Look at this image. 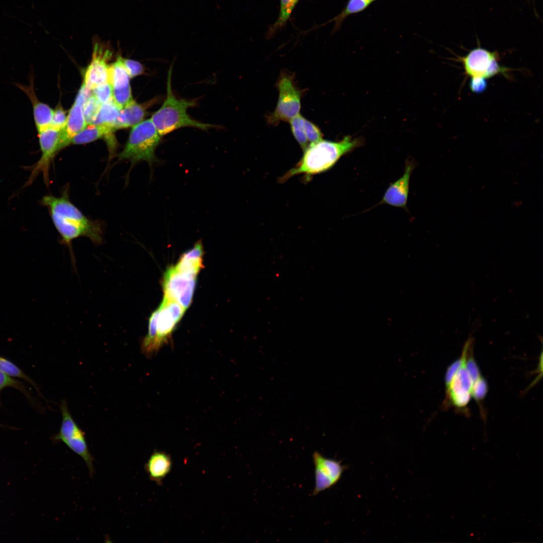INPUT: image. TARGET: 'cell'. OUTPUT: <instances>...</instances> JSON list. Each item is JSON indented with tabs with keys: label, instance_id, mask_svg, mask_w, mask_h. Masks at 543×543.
<instances>
[{
	"label": "cell",
	"instance_id": "cell-1",
	"mask_svg": "<svg viewBox=\"0 0 543 543\" xmlns=\"http://www.w3.org/2000/svg\"><path fill=\"white\" fill-rule=\"evenodd\" d=\"M67 194L64 192L59 197L45 196L41 201L48 210L53 223L61 237V242L70 247L73 240L84 236L96 245L101 244V226L87 218L71 202Z\"/></svg>",
	"mask_w": 543,
	"mask_h": 543
},
{
	"label": "cell",
	"instance_id": "cell-2",
	"mask_svg": "<svg viewBox=\"0 0 543 543\" xmlns=\"http://www.w3.org/2000/svg\"><path fill=\"white\" fill-rule=\"evenodd\" d=\"M362 141L345 136L339 141L321 140L311 143L304 150L301 159L282 177L280 181L285 182L292 176L303 174L307 179L315 174L324 172L332 168L344 155L359 147Z\"/></svg>",
	"mask_w": 543,
	"mask_h": 543
},
{
	"label": "cell",
	"instance_id": "cell-3",
	"mask_svg": "<svg viewBox=\"0 0 543 543\" xmlns=\"http://www.w3.org/2000/svg\"><path fill=\"white\" fill-rule=\"evenodd\" d=\"M172 66L168 71L166 82V97L161 107L153 113L150 118L159 134L162 137L183 127H193L202 130L218 127V126L199 122L191 118L188 114L189 108L195 107L194 100L177 98L171 88Z\"/></svg>",
	"mask_w": 543,
	"mask_h": 543
},
{
	"label": "cell",
	"instance_id": "cell-4",
	"mask_svg": "<svg viewBox=\"0 0 543 543\" xmlns=\"http://www.w3.org/2000/svg\"><path fill=\"white\" fill-rule=\"evenodd\" d=\"M162 137L150 119L142 121L132 127L119 160H129L132 165L145 161L152 166L159 162L155 153Z\"/></svg>",
	"mask_w": 543,
	"mask_h": 543
},
{
	"label": "cell",
	"instance_id": "cell-5",
	"mask_svg": "<svg viewBox=\"0 0 543 543\" xmlns=\"http://www.w3.org/2000/svg\"><path fill=\"white\" fill-rule=\"evenodd\" d=\"M62 421L58 432L53 437V440L64 443L71 451L81 457L86 464L89 475L93 477L95 470L94 459L90 452L85 438V433L74 421L68 410L65 401L60 405Z\"/></svg>",
	"mask_w": 543,
	"mask_h": 543
},
{
	"label": "cell",
	"instance_id": "cell-6",
	"mask_svg": "<svg viewBox=\"0 0 543 543\" xmlns=\"http://www.w3.org/2000/svg\"><path fill=\"white\" fill-rule=\"evenodd\" d=\"M279 98L274 111L268 117L271 124H278L280 121H289L300 114L301 92L294 83L293 76L283 73L277 84Z\"/></svg>",
	"mask_w": 543,
	"mask_h": 543
},
{
	"label": "cell",
	"instance_id": "cell-7",
	"mask_svg": "<svg viewBox=\"0 0 543 543\" xmlns=\"http://www.w3.org/2000/svg\"><path fill=\"white\" fill-rule=\"evenodd\" d=\"M473 343L472 338H469L466 342L461 356V365L450 381L445 384L447 403L460 409L467 406L472 396L473 382L466 368V360L469 350Z\"/></svg>",
	"mask_w": 543,
	"mask_h": 543
},
{
	"label": "cell",
	"instance_id": "cell-8",
	"mask_svg": "<svg viewBox=\"0 0 543 543\" xmlns=\"http://www.w3.org/2000/svg\"><path fill=\"white\" fill-rule=\"evenodd\" d=\"M498 57L496 52L477 47L461 57V61L468 75L487 79L500 73L506 76V73L510 70V69L499 65Z\"/></svg>",
	"mask_w": 543,
	"mask_h": 543
},
{
	"label": "cell",
	"instance_id": "cell-9",
	"mask_svg": "<svg viewBox=\"0 0 543 543\" xmlns=\"http://www.w3.org/2000/svg\"><path fill=\"white\" fill-rule=\"evenodd\" d=\"M196 278L175 266L169 267L163 278L164 297L175 300L186 310L192 301Z\"/></svg>",
	"mask_w": 543,
	"mask_h": 543
},
{
	"label": "cell",
	"instance_id": "cell-10",
	"mask_svg": "<svg viewBox=\"0 0 543 543\" xmlns=\"http://www.w3.org/2000/svg\"><path fill=\"white\" fill-rule=\"evenodd\" d=\"M186 309L174 300L164 297L158 308L156 333L153 341L151 355L155 353L161 346L168 341L174 327L183 316Z\"/></svg>",
	"mask_w": 543,
	"mask_h": 543
},
{
	"label": "cell",
	"instance_id": "cell-11",
	"mask_svg": "<svg viewBox=\"0 0 543 543\" xmlns=\"http://www.w3.org/2000/svg\"><path fill=\"white\" fill-rule=\"evenodd\" d=\"M312 458L315 468V487L312 495L315 496L334 486L346 468L340 462L326 458L317 451H314Z\"/></svg>",
	"mask_w": 543,
	"mask_h": 543
},
{
	"label": "cell",
	"instance_id": "cell-12",
	"mask_svg": "<svg viewBox=\"0 0 543 543\" xmlns=\"http://www.w3.org/2000/svg\"><path fill=\"white\" fill-rule=\"evenodd\" d=\"M112 56L107 49L96 44L94 47L92 60L85 71L83 83L92 90L95 87L109 82V67L107 61Z\"/></svg>",
	"mask_w": 543,
	"mask_h": 543
},
{
	"label": "cell",
	"instance_id": "cell-13",
	"mask_svg": "<svg viewBox=\"0 0 543 543\" xmlns=\"http://www.w3.org/2000/svg\"><path fill=\"white\" fill-rule=\"evenodd\" d=\"M414 168V164L407 161L403 175L391 184L386 190L381 203L394 207L407 208L410 175Z\"/></svg>",
	"mask_w": 543,
	"mask_h": 543
},
{
	"label": "cell",
	"instance_id": "cell-14",
	"mask_svg": "<svg viewBox=\"0 0 543 543\" xmlns=\"http://www.w3.org/2000/svg\"><path fill=\"white\" fill-rule=\"evenodd\" d=\"M87 125L83 113V105L75 101L60 132L58 151L70 144L72 138Z\"/></svg>",
	"mask_w": 543,
	"mask_h": 543
},
{
	"label": "cell",
	"instance_id": "cell-15",
	"mask_svg": "<svg viewBox=\"0 0 543 543\" xmlns=\"http://www.w3.org/2000/svg\"><path fill=\"white\" fill-rule=\"evenodd\" d=\"M158 101L153 99L144 104H138L133 100L121 109L119 115L112 125L116 130L118 129L133 127L143 121L146 115V110L154 102Z\"/></svg>",
	"mask_w": 543,
	"mask_h": 543
},
{
	"label": "cell",
	"instance_id": "cell-16",
	"mask_svg": "<svg viewBox=\"0 0 543 543\" xmlns=\"http://www.w3.org/2000/svg\"><path fill=\"white\" fill-rule=\"evenodd\" d=\"M172 462L170 456L163 451H155L145 465L150 479L160 483L170 471Z\"/></svg>",
	"mask_w": 543,
	"mask_h": 543
},
{
	"label": "cell",
	"instance_id": "cell-17",
	"mask_svg": "<svg viewBox=\"0 0 543 543\" xmlns=\"http://www.w3.org/2000/svg\"><path fill=\"white\" fill-rule=\"evenodd\" d=\"M203 254L202 242L201 240L198 241L193 248L182 255L179 260L174 266L182 272L197 277L203 265Z\"/></svg>",
	"mask_w": 543,
	"mask_h": 543
},
{
	"label": "cell",
	"instance_id": "cell-18",
	"mask_svg": "<svg viewBox=\"0 0 543 543\" xmlns=\"http://www.w3.org/2000/svg\"><path fill=\"white\" fill-rule=\"evenodd\" d=\"M115 130L110 125H92L86 126L71 140L70 144H83L108 136Z\"/></svg>",
	"mask_w": 543,
	"mask_h": 543
},
{
	"label": "cell",
	"instance_id": "cell-19",
	"mask_svg": "<svg viewBox=\"0 0 543 543\" xmlns=\"http://www.w3.org/2000/svg\"><path fill=\"white\" fill-rule=\"evenodd\" d=\"M121 58V56H119L116 61L109 67V82L112 86V90L131 88L130 77L123 64Z\"/></svg>",
	"mask_w": 543,
	"mask_h": 543
},
{
	"label": "cell",
	"instance_id": "cell-20",
	"mask_svg": "<svg viewBox=\"0 0 543 543\" xmlns=\"http://www.w3.org/2000/svg\"><path fill=\"white\" fill-rule=\"evenodd\" d=\"M371 4L368 0H348L340 13L324 24L317 26L316 28L334 22V25L332 31V33L334 34L340 29L343 21L347 17L364 11Z\"/></svg>",
	"mask_w": 543,
	"mask_h": 543
},
{
	"label": "cell",
	"instance_id": "cell-21",
	"mask_svg": "<svg viewBox=\"0 0 543 543\" xmlns=\"http://www.w3.org/2000/svg\"><path fill=\"white\" fill-rule=\"evenodd\" d=\"M300 0H280V11L276 21L268 26L266 37H273L282 29L286 27L291 14Z\"/></svg>",
	"mask_w": 543,
	"mask_h": 543
},
{
	"label": "cell",
	"instance_id": "cell-22",
	"mask_svg": "<svg viewBox=\"0 0 543 543\" xmlns=\"http://www.w3.org/2000/svg\"><path fill=\"white\" fill-rule=\"evenodd\" d=\"M120 110L121 109L116 105L113 99L107 103L102 104L98 113L90 124H107L112 126L118 118Z\"/></svg>",
	"mask_w": 543,
	"mask_h": 543
},
{
	"label": "cell",
	"instance_id": "cell-23",
	"mask_svg": "<svg viewBox=\"0 0 543 543\" xmlns=\"http://www.w3.org/2000/svg\"><path fill=\"white\" fill-rule=\"evenodd\" d=\"M302 115L299 114L289 121L292 134L304 151L308 146V141L305 134L302 123Z\"/></svg>",
	"mask_w": 543,
	"mask_h": 543
},
{
	"label": "cell",
	"instance_id": "cell-24",
	"mask_svg": "<svg viewBox=\"0 0 543 543\" xmlns=\"http://www.w3.org/2000/svg\"><path fill=\"white\" fill-rule=\"evenodd\" d=\"M0 370L11 377L19 378L34 385L32 380L11 361L0 356Z\"/></svg>",
	"mask_w": 543,
	"mask_h": 543
},
{
	"label": "cell",
	"instance_id": "cell-25",
	"mask_svg": "<svg viewBox=\"0 0 543 543\" xmlns=\"http://www.w3.org/2000/svg\"><path fill=\"white\" fill-rule=\"evenodd\" d=\"M101 104L92 95L83 106V113L87 125L91 124L100 108Z\"/></svg>",
	"mask_w": 543,
	"mask_h": 543
},
{
	"label": "cell",
	"instance_id": "cell-26",
	"mask_svg": "<svg viewBox=\"0 0 543 543\" xmlns=\"http://www.w3.org/2000/svg\"><path fill=\"white\" fill-rule=\"evenodd\" d=\"M301 119L303 130L308 142H316L322 139V133L315 124L303 116Z\"/></svg>",
	"mask_w": 543,
	"mask_h": 543
},
{
	"label": "cell",
	"instance_id": "cell-27",
	"mask_svg": "<svg viewBox=\"0 0 543 543\" xmlns=\"http://www.w3.org/2000/svg\"><path fill=\"white\" fill-rule=\"evenodd\" d=\"M93 95L101 104L113 99L112 87L109 82L100 84L92 90Z\"/></svg>",
	"mask_w": 543,
	"mask_h": 543
},
{
	"label": "cell",
	"instance_id": "cell-28",
	"mask_svg": "<svg viewBox=\"0 0 543 543\" xmlns=\"http://www.w3.org/2000/svg\"><path fill=\"white\" fill-rule=\"evenodd\" d=\"M487 392V383L482 376L473 382L471 394L477 402H481Z\"/></svg>",
	"mask_w": 543,
	"mask_h": 543
},
{
	"label": "cell",
	"instance_id": "cell-29",
	"mask_svg": "<svg viewBox=\"0 0 543 543\" xmlns=\"http://www.w3.org/2000/svg\"><path fill=\"white\" fill-rule=\"evenodd\" d=\"M123 64L130 77H134L144 73L143 65L137 61L121 58Z\"/></svg>",
	"mask_w": 543,
	"mask_h": 543
},
{
	"label": "cell",
	"instance_id": "cell-30",
	"mask_svg": "<svg viewBox=\"0 0 543 543\" xmlns=\"http://www.w3.org/2000/svg\"><path fill=\"white\" fill-rule=\"evenodd\" d=\"M66 113L61 105H58L54 110L53 116L50 126L61 130L66 121Z\"/></svg>",
	"mask_w": 543,
	"mask_h": 543
},
{
	"label": "cell",
	"instance_id": "cell-31",
	"mask_svg": "<svg viewBox=\"0 0 543 543\" xmlns=\"http://www.w3.org/2000/svg\"><path fill=\"white\" fill-rule=\"evenodd\" d=\"M469 87L473 93H482L487 87V81L486 78L480 76L471 77Z\"/></svg>",
	"mask_w": 543,
	"mask_h": 543
},
{
	"label": "cell",
	"instance_id": "cell-32",
	"mask_svg": "<svg viewBox=\"0 0 543 543\" xmlns=\"http://www.w3.org/2000/svg\"><path fill=\"white\" fill-rule=\"evenodd\" d=\"M13 387L20 391H24L23 386L17 380L11 378L0 370V393L2 390L7 387Z\"/></svg>",
	"mask_w": 543,
	"mask_h": 543
},
{
	"label": "cell",
	"instance_id": "cell-33",
	"mask_svg": "<svg viewBox=\"0 0 543 543\" xmlns=\"http://www.w3.org/2000/svg\"><path fill=\"white\" fill-rule=\"evenodd\" d=\"M368 1H369L372 4L373 2L376 1V0H368Z\"/></svg>",
	"mask_w": 543,
	"mask_h": 543
}]
</instances>
